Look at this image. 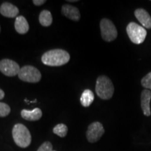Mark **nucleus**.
Wrapping results in <instances>:
<instances>
[{
	"label": "nucleus",
	"mask_w": 151,
	"mask_h": 151,
	"mask_svg": "<svg viewBox=\"0 0 151 151\" xmlns=\"http://www.w3.org/2000/svg\"><path fill=\"white\" fill-rule=\"evenodd\" d=\"M70 60L69 52L62 49H53L45 52L41 57V61L45 65L60 67L67 64Z\"/></svg>",
	"instance_id": "obj_1"
},
{
	"label": "nucleus",
	"mask_w": 151,
	"mask_h": 151,
	"mask_svg": "<svg viewBox=\"0 0 151 151\" xmlns=\"http://www.w3.org/2000/svg\"><path fill=\"white\" fill-rule=\"evenodd\" d=\"M95 91L101 99H110L114 92V86L112 81L106 76H100L97 79Z\"/></svg>",
	"instance_id": "obj_2"
},
{
	"label": "nucleus",
	"mask_w": 151,
	"mask_h": 151,
	"mask_svg": "<svg viewBox=\"0 0 151 151\" xmlns=\"http://www.w3.org/2000/svg\"><path fill=\"white\" fill-rule=\"evenodd\" d=\"M12 135L15 143L20 148H27L32 141L31 134L24 124L18 123L13 127Z\"/></svg>",
	"instance_id": "obj_3"
},
{
	"label": "nucleus",
	"mask_w": 151,
	"mask_h": 151,
	"mask_svg": "<svg viewBox=\"0 0 151 151\" xmlns=\"http://www.w3.org/2000/svg\"><path fill=\"white\" fill-rule=\"evenodd\" d=\"M126 31L130 40L135 44H141L146 39L147 35L146 29L134 22H131L128 24Z\"/></svg>",
	"instance_id": "obj_4"
},
{
	"label": "nucleus",
	"mask_w": 151,
	"mask_h": 151,
	"mask_svg": "<svg viewBox=\"0 0 151 151\" xmlns=\"http://www.w3.org/2000/svg\"><path fill=\"white\" fill-rule=\"evenodd\" d=\"M18 78L22 81L27 83H38L41 78V73L37 68L33 66L26 65L20 69Z\"/></svg>",
	"instance_id": "obj_5"
},
{
	"label": "nucleus",
	"mask_w": 151,
	"mask_h": 151,
	"mask_svg": "<svg viewBox=\"0 0 151 151\" xmlns=\"http://www.w3.org/2000/svg\"><path fill=\"white\" fill-rule=\"evenodd\" d=\"M100 29L101 37L107 42L115 40L118 36V31L116 26L111 20L107 18H103L100 21Z\"/></svg>",
	"instance_id": "obj_6"
},
{
	"label": "nucleus",
	"mask_w": 151,
	"mask_h": 151,
	"mask_svg": "<svg viewBox=\"0 0 151 151\" xmlns=\"http://www.w3.org/2000/svg\"><path fill=\"white\" fill-rule=\"evenodd\" d=\"M105 130L102 124L99 122H94L88 126L86 132V137L90 143H95L101 139Z\"/></svg>",
	"instance_id": "obj_7"
},
{
	"label": "nucleus",
	"mask_w": 151,
	"mask_h": 151,
	"mask_svg": "<svg viewBox=\"0 0 151 151\" xmlns=\"http://www.w3.org/2000/svg\"><path fill=\"white\" fill-rule=\"evenodd\" d=\"M20 66L17 62L9 59L0 61V71L6 76H15L20 72Z\"/></svg>",
	"instance_id": "obj_8"
},
{
	"label": "nucleus",
	"mask_w": 151,
	"mask_h": 151,
	"mask_svg": "<svg viewBox=\"0 0 151 151\" xmlns=\"http://www.w3.org/2000/svg\"><path fill=\"white\" fill-rule=\"evenodd\" d=\"M134 15L139 22L143 26V27L146 29H151V17L145 9H136Z\"/></svg>",
	"instance_id": "obj_9"
},
{
	"label": "nucleus",
	"mask_w": 151,
	"mask_h": 151,
	"mask_svg": "<svg viewBox=\"0 0 151 151\" xmlns=\"http://www.w3.org/2000/svg\"><path fill=\"white\" fill-rule=\"evenodd\" d=\"M62 14L73 21H78L81 18L80 11L76 7L69 4H65L62 7Z\"/></svg>",
	"instance_id": "obj_10"
},
{
	"label": "nucleus",
	"mask_w": 151,
	"mask_h": 151,
	"mask_svg": "<svg viewBox=\"0 0 151 151\" xmlns=\"http://www.w3.org/2000/svg\"><path fill=\"white\" fill-rule=\"evenodd\" d=\"M0 14L6 18H13L18 16L19 9L16 6L9 2H4L0 6Z\"/></svg>",
	"instance_id": "obj_11"
},
{
	"label": "nucleus",
	"mask_w": 151,
	"mask_h": 151,
	"mask_svg": "<svg viewBox=\"0 0 151 151\" xmlns=\"http://www.w3.org/2000/svg\"><path fill=\"white\" fill-rule=\"evenodd\" d=\"M151 92L148 90H143L141 94V106L143 114L146 116H150Z\"/></svg>",
	"instance_id": "obj_12"
},
{
	"label": "nucleus",
	"mask_w": 151,
	"mask_h": 151,
	"mask_svg": "<svg viewBox=\"0 0 151 151\" xmlns=\"http://www.w3.org/2000/svg\"><path fill=\"white\" fill-rule=\"evenodd\" d=\"M21 116L26 120L36 121L39 120L42 116V111L40 109L36 108L32 111L23 109L21 111Z\"/></svg>",
	"instance_id": "obj_13"
},
{
	"label": "nucleus",
	"mask_w": 151,
	"mask_h": 151,
	"mask_svg": "<svg viewBox=\"0 0 151 151\" xmlns=\"http://www.w3.org/2000/svg\"><path fill=\"white\" fill-rule=\"evenodd\" d=\"M15 29L16 32L20 35H24L29 31V24L24 16H18L15 21Z\"/></svg>",
	"instance_id": "obj_14"
},
{
	"label": "nucleus",
	"mask_w": 151,
	"mask_h": 151,
	"mask_svg": "<svg viewBox=\"0 0 151 151\" xmlns=\"http://www.w3.org/2000/svg\"><path fill=\"white\" fill-rule=\"evenodd\" d=\"M94 99V93L90 90H85L81 97V103L83 106L88 107L91 105Z\"/></svg>",
	"instance_id": "obj_15"
},
{
	"label": "nucleus",
	"mask_w": 151,
	"mask_h": 151,
	"mask_svg": "<svg viewBox=\"0 0 151 151\" xmlns=\"http://www.w3.org/2000/svg\"><path fill=\"white\" fill-rule=\"evenodd\" d=\"M39 22L43 27H49L52 22L51 13L48 10H43L39 15Z\"/></svg>",
	"instance_id": "obj_16"
},
{
	"label": "nucleus",
	"mask_w": 151,
	"mask_h": 151,
	"mask_svg": "<svg viewBox=\"0 0 151 151\" xmlns=\"http://www.w3.org/2000/svg\"><path fill=\"white\" fill-rule=\"evenodd\" d=\"M68 127L65 124H58L53 128V133L60 137H65L67 134Z\"/></svg>",
	"instance_id": "obj_17"
},
{
	"label": "nucleus",
	"mask_w": 151,
	"mask_h": 151,
	"mask_svg": "<svg viewBox=\"0 0 151 151\" xmlns=\"http://www.w3.org/2000/svg\"><path fill=\"white\" fill-rule=\"evenodd\" d=\"M11 112V108L8 104L0 102V117L7 116Z\"/></svg>",
	"instance_id": "obj_18"
},
{
	"label": "nucleus",
	"mask_w": 151,
	"mask_h": 151,
	"mask_svg": "<svg viewBox=\"0 0 151 151\" xmlns=\"http://www.w3.org/2000/svg\"><path fill=\"white\" fill-rule=\"evenodd\" d=\"M141 85L146 89L151 90V72L148 73V74L145 76L141 79Z\"/></svg>",
	"instance_id": "obj_19"
},
{
	"label": "nucleus",
	"mask_w": 151,
	"mask_h": 151,
	"mask_svg": "<svg viewBox=\"0 0 151 151\" xmlns=\"http://www.w3.org/2000/svg\"><path fill=\"white\" fill-rule=\"evenodd\" d=\"M52 150V146L51 143L49 141H46L43 143L41 146L39 147L37 151H51Z\"/></svg>",
	"instance_id": "obj_20"
},
{
	"label": "nucleus",
	"mask_w": 151,
	"mask_h": 151,
	"mask_svg": "<svg viewBox=\"0 0 151 151\" xmlns=\"http://www.w3.org/2000/svg\"><path fill=\"white\" fill-rule=\"evenodd\" d=\"M32 2L36 6H41L43 5L44 3H46V0H33Z\"/></svg>",
	"instance_id": "obj_21"
},
{
	"label": "nucleus",
	"mask_w": 151,
	"mask_h": 151,
	"mask_svg": "<svg viewBox=\"0 0 151 151\" xmlns=\"http://www.w3.org/2000/svg\"><path fill=\"white\" fill-rule=\"evenodd\" d=\"M4 96H5L4 92L1 89H0V100L2 99L4 97Z\"/></svg>",
	"instance_id": "obj_22"
},
{
	"label": "nucleus",
	"mask_w": 151,
	"mask_h": 151,
	"mask_svg": "<svg viewBox=\"0 0 151 151\" xmlns=\"http://www.w3.org/2000/svg\"><path fill=\"white\" fill-rule=\"evenodd\" d=\"M67 1H69V2H76V1H78L77 0H68Z\"/></svg>",
	"instance_id": "obj_23"
},
{
	"label": "nucleus",
	"mask_w": 151,
	"mask_h": 151,
	"mask_svg": "<svg viewBox=\"0 0 151 151\" xmlns=\"http://www.w3.org/2000/svg\"><path fill=\"white\" fill-rule=\"evenodd\" d=\"M0 32H1V27H0Z\"/></svg>",
	"instance_id": "obj_24"
},
{
	"label": "nucleus",
	"mask_w": 151,
	"mask_h": 151,
	"mask_svg": "<svg viewBox=\"0 0 151 151\" xmlns=\"http://www.w3.org/2000/svg\"><path fill=\"white\" fill-rule=\"evenodd\" d=\"M51 151H55V150H51Z\"/></svg>",
	"instance_id": "obj_25"
}]
</instances>
